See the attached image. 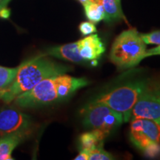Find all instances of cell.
Wrapping results in <instances>:
<instances>
[{"label":"cell","instance_id":"cell-1","mask_svg":"<svg viewBox=\"0 0 160 160\" xmlns=\"http://www.w3.org/2000/svg\"><path fill=\"white\" fill-rule=\"evenodd\" d=\"M88 84L85 78L62 73L42 80L30 91L16 97L13 101L16 105L24 108L51 105L68 99L76 91Z\"/></svg>","mask_w":160,"mask_h":160},{"label":"cell","instance_id":"cell-2","mask_svg":"<svg viewBox=\"0 0 160 160\" xmlns=\"http://www.w3.org/2000/svg\"><path fill=\"white\" fill-rule=\"evenodd\" d=\"M72 70L71 66L56 62L43 54L32 58L19 66L15 79L2 91L1 99L5 103L11 102L16 97L30 91L42 80Z\"/></svg>","mask_w":160,"mask_h":160},{"label":"cell","instance_id":"cell-3","mask_svg":"<svg viewBox=\"0 0 160 160\" xmlns=\"http://www.w3.org/2000/svg\"><path fill=\"white\" fill-rule=\"evenodd\" d=\"M146 43L135 28L122 32L116 38L110 52V59L120 69L137 65L145 58Z\"/></svg>","mask_w":160,"mask_h":160},{"label":"cell","instance_id":"cell-4","mask_svg":"<svg viewBox=\"0 0 160 160\" xmlns=\"http://www.w3.org/2000/svg\"><path fill=\"white\" fill-rule=\"evenodd\" d=\"M148 84L146 81L128 82L97 96L92 101L105 104L119 112L122 115L123 122H128L131 120L133 106Z\"/></svg>","mask_w":160,"mask_h":160},{"label":"cell","instance_id":"cell-5","mask_svg":"<svg viewBox=\"0 0 160 160\" xmlns=\"http://www.w3.org/2000/svg\"><path fill=\"white\" fill-rule=\"evenodd\" d=\"M129 137L131 142L148 157L160 152V122L138 118L131 119Z\"/></svg>","mask_w":160,"mask_h":160},{"label":"cell","instance_id":"cell-6","mask_svg":"<svg viewBox=\"0 0 160 160\" xmlns=\"http://www.w3.org/2000/svg\"><path fill=\"white\" fill-rule=\"evenodd\" d=\"M83 124L87 128L98 129L108 136L123 122L121 113L103 103L91 101L82 109Z\"/></svg>","mask_w":160,"mask_h":160},{"label":"cell","instance_id":"cell-7","mask_svg":"<svg viewBox=\"0 0 160 160\" xmlns=\"http://www.w3.org/2000/svg\"><path fill=\"white\" fill-rule=\"evenodd\" d=\"M143 118L160 122V85L148 84L133 106L131 119Z\"/></svg>","mask_w":160,"mask_h":160},{"label":"cell","instance_id":"cell-8","mask_svg":"<svg viewBox=\"0 0 160 160\" xmlns=\"http://www.w3.org/2000/svg\"><path fill=\"white\" fill-rule=\"evenodd\" d=\"M31 125L29 116L19 110L11 108L0 110V137L13 134L26 137Z\"/></svg>","mask_w":160,"mask_h":160},{"label":"cell","instance_id":"cell-9","mask_svg":"<svg viewBox=\"0 0 160 160\" xmlns=\"http://www.w3.org/2000/svg\"><path fill=\"white\" fill-rule=\"evenodd\" d=\"M79 54L91 65H97V61L105 53V47L98 34H91L77 41Z\"/></svg>","mask_w":160,"mask_h":160},{"label":"cell","instance_id":"cell-10","mask_svg":"<svg viewBox=\"0 0 160 160\" xmlns=\"http://www.w3.org/2000/svg\"><path fill=\"white\" fill-rule=\"evenodd\" d=\"M43 55L46 57L51 56L58 59L66 60V61L77 64H82V65L89 64L80 56L79 50H78L77 42L51 48Z\"/></svg>","mask_w":160,"mask_h":160},{"label":"cell","instance_id":"cell-11","mask_svg":"<svg viewBox=\"0 0 160 160\" xmlns=\"http://www.w3.org/2000/svg\"><path fill=\"white\" fill-rule=\"evenodd\" d=\"M107 137L102 131L98 129H93L85 132L79 137V148L81 150H91L103 148V142Z\"/></svg>","mask_w":160,"mask_h":160},{"label":"cell","instance_id":"cell-12","mask_svg":"<svg viewBox=\"0 0 160 160\" xmlns=\"http://www.w3.org/2000/svg\"><path fill=\"white\" fill-rule=\"evenodd\" d=\"M22 135H8L0 137V160H11L13 150L25 139Z\"/></svg>","mask_w":160,"mask_h":160},{"label":"cell","instance_id":"cell-13","mask_svg":"<svg viewBox=\"0 0 160 160\" xmlns=\"http://www.w3.org/2000/svg\"><path fill=\"white\" fill-rule=\"evenodd\" d=\"M105 11V21L125 19L119 0H99Z\"/></svg>","mask_w":160,"mask_h":160},{"label":"cell","instance_id":"cell-14","mask_svg":"<svg viewBox=\"0 0 160 160\" xmlns=\"http://www.w3.org/2000/svg\"><path fill=\"white\" fill-rule=\"evenodd\" d=\"M86 17L91 22L97 23L105 20V11L102 5L95 2H89L83 5Z\"/></svg>","mask_w":160,"mask_h":160},{"label":"cell","instance_id":"cell-15","mask_svg":"<svg viewBox=\"0 0 160 160\" xmlns=\"http://www.w3.org/2000/svg\"><path fill=\"white\" fill-rule=\"evenodd\" d=\"M19 70V66L17 68H5L0 66V91L8 88L11 85Z\"/></svg>","mask_w":160,"mask_h":160},{"label":"cell","instance_id":"cell-16","mask_svg":"<svg viewBox=\"0 0 160 160\" xmlns=\"http://www.w3.org/2000/svg\"><path fill=\"white\" fill-rule=\"evenodd\" d=\"M113 159V156L105 151L103 148H97L89 151V160H112Z\"/></svg>","mask_w":160,"mask_h":160},{"label":"cell","instance_id":"cell-17","mask_svg":"<svg viewBox=\"0 0 160 160\" xmlns=\"http://www.w3.org/2000/svg\"><path fill=\"white\" fill-rule=\"evenodd\" d=\"M146 44L160 45V31H156L148 33L140 34Z\"/></svg>","mask_w":160,"mask_h":160},{"label":"cell","instance_id":"cell-18","mask_svg":"<svg viewBox=\"0 0 160 160\" xmlns=\"http://www.w3.org/2000/svg\"><path fill=\"white\" fill-rule=\"evenodd\" d=\"M79 31L84 36L91 35L97 31L94 24L91 22H83L79 26Z\"/></svg>","mask_w":160,"mask_h":160},{"label":"cell","instance_id":"cell-19","mask_svg":"<svg viewBox=\"0 0 160 160\" xmlns=\"http://www.w3.org/2000/svg\"><path fill=\"white\" fill-rule=\"evenodd\" d=\"M75 160H89V151L88 150H81Z\"/></svg>","mask_w":160,"mask_h":160},{"label":"cell","instance_id":"cell-20","mask_svg":"<svg viewBox=\"0 0 160 160\" xmlns=\"http://www.w3.org/2000/svg\"><path fill=\"white\" fill-rule=\"evenodd\" d=\"M153 55H160V45H158L157 48H154L148 50L145 53V57H151V56Z\"/></svg>","mask_w":160,"mask_h":160},{"label":"cell","instance_id":"cell-21","mask_svg":"<svg viewBox=\"0 0 160 160\" xmlns=\"http://www.w3.org/2000/svg\"><path fill=\"white\" fill-rule=\"evenodd\" d=\"M10 16V11L8 10L6 8H4L0 11V17L4 18V19H6V18H8Z\"/></svg>","mask_w":160,"mask_h":160},{"label":"cell","instance_id":"cell-22","mask_svg":"<svg viewBox=\"0 0 160 160\" xmlns=\"http://www.w3.org/2000/svg\"><path fill=\"white\" fill-rule=\"evenodd\" d=\"M10 1H11V0H0V11L2 8H6L8 3Z\"/></svg>","mask_w":160,"mask_h":160},{"label":"cell","instance_id":"cell-23","mask_svg":"<svg viewBox=\"0 0 160 160\" xmlns=\"http://www.w3.org/2000/svg\"><path fill=\"white\" fill-rule=\"evenodd\" d=\"M2 91H0V99L2 98Z\"/></svg>","mask_w":160,"mask_h":160},{"label":"cell","instance_id":"cell-24","mask_svg":"<svg viewBox=\"0 0 160 160\" xmlns=\"http://www.w3.org/2000/svg\"><path fill=\"white\" fill-rule=\"evenodd\" d=\"M119 1H120V0H119Z\"/></svg>","mask_w":160,"mask_h":160}]
</instances>
